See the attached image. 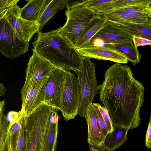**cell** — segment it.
Masks as SVG:
<instances>
[{
    "label": "cell",
    "mask_w": 151,
    "mask_h": 151,
    "mask_svg": "<svg viewBox=\"0 0 151 151\" xmlns=\"http://www.w3.org/2000/svg\"><path fill=\"white\" fill-rule=\"evenodd\" d=\"M133 75L129 66L116 63L106 71L99 85L100 101L108 111L113 128L128 130L140 123L145 88Z\"/></svg>",
    "instance_id": "obj_1"
},
{
    "label": "cell",
    "mask_w": 151,
    "mask_h": 151,
    "mask_svg": "<svg viewBox=\"0 0 151 151\" xmlns=\"http://www.w3.org/2000/svg\"><path fill=\"white\" fill-rule=\"evenodd\" d=\"M32 44L33 52L55 68L68 72L80 70L81 56L75 46L61 35L58 29L46 32H39Z\"/></svg>",
    "instance_id": "obj_2"
},
{
    "label": "cell",
    "mask_w": 151,
    "mask_h": 151,
    "mask_svg": "<svg viewBox=\"0 0 151 151\" xmlns=\"http://www.w3.org/2000/svg\"><path fill=\"white\" fill-rule=\"evenodd\" d=\"M50 108L43 104L31 113L25 115L23 151H44Z\"/></svg>",
    "instance_id": "obj_3"
},
{
    "label": "cell",
    "mask_w": 151,
    "mask_h": 151,
    "mask_svg": "<svg viewBox=\"0 0 151 151\" xmlns=\"http://www.w3.org/2000/svg\"><path fill=\"white\" fill-rule=\"evenodd\" d=\"M66 7V22L63 26L58 28V30L64 38L75 46L80 35L96 12L86 6L81 1Z\"/></svg>",
    "instance_id": "obj_4"
},
{
    "label": "cell",
    "mask_w": 151,
    "mask_h": 151,
    "mask_svg": "<svg viewBox=\"0 0 151 151\" xmlns=\"http://www.w3.org/2000/svg\"><path fill=\"white\" fill-rule=\"evenodd\" d=\"M82 57L80 70L75 72L77 75L81 93V102L78 114L86 116L90 105L98 94L99 85L95 71L96 65L89 59Z\"/></svg>",
    "instance_id": "obj_5"
},
{
    "label": "cell",
    "mask_w": 151,
    "mask_h": 151,
    "mask_svg": "<svg viewBox=\"0 0 151 151\" xmlns=\"http://www.w3.org/2000/svg\"><path fill=\"white\" fill-rule=\"evenodd\" d=\"M81 93L78 80L73 73L67 71L60 110L66 121L73 119L80 108Z\"/></svg>",
    "instance_id": "obj_6"
},
{
    "label": "cell",
    "mask_w": 151,
    "mask_h": 151,
    "mask_svg": "<svg viewBox=\"0 0 151 151\" xmlns=\"http://www.w3.org/2000/svg\"><path fill=\"white\" fill-rule=\"evenodd\" d=\"M0 51L3 56L14 58L28 51L29 42L18 38L4 17L0 18Z\"/></svg>",
    "instance_id": "obj_7"
},
{
    "label": "cell",
    "mask_w": 151,
    "mask_h": 151,
    "mask_svg": "<svg viewBox=\"0 0 151 151\" xmlns=\"http://www.w3.org/2000/svg\"><path fill=\"white\" fill-rule=\"evenodd\" d=\"M21 10L16 4L0 13V18H4L18 38L22 41L29 42L35 33L40 32L39 27L36 22L21 17Z\"/></svg>",
    "instance_id": "obj_8"
},
{
    "label": "cell",
    "mask_w": 151,
    "mask_h": 151,
    "mask_svg": "<svg viewBox=\"0 0 151 151\" xmlns=\"http://www.w3.org/2000/svg\"><path fill=\"white\" fill-rule=\"evenodd\" d=\"M48 77L42 78L33 83L23 86L21 93L22 100L21 110L29 114L45 104V87Z\"/></svg>",
    "instance_id": "obj_9"
},
{
    "label": "cell",
    "mask_w": 151,
    "mask_h": 151,
    "mask_svg": "<svg viewBox=\"0 0 151 151\" xmlns=\"http://www.w3.org/2000/svg\"><path fill=\"white\" fill-rule=\"evenodd\" d=\"M66 72L64 70L55 68L50 73L45 87V104L60 110Z\"/></svg>",
    "instance_id": "obj_10"
},
{
    "label": "cell",
    "mask_w": 151,
    "mask_h": 151,
    "mask_svg": "<svg viewBox=\"0 0 151 151\" xmlns=\"http://www.w3.org/2000/svg\"><path fill=\"white\" fill-rule=\"evenodd\" d=\"M77 50L81 56L89 59L108 60L122 64H126L128 61L123 54L105 44L103 46H98L90 43Z\"/></svg>",
    "instance_id": "obj_11"
},
{
    "label": "cell",
    "mask_w": 151,
    "mask_h": 151,
    "mask_svg": "<svg viewBox=\"0 0 151 151\" xmlns=\"http://www.w3.org/2000/svg\"><path fill=\"white\" fill-rule=\"evenodd\" d=\"M133 36L126 32L119 24L107 19L103 27L91 40L90 42L97 40H101L104 44L133 42Z\"/></svg>",
    "instance_id": "obj_12"
},
{
    "label": "cell",
    "mask_w": 151,
    "mask_h": 151,
    "mask_svg": "<svg viewBox=\"0 0 151 151\" xmlns=\"http://www.w3.org/2000/svg\"><path fill=\"white\" fill-rule=\"evenodd\" d=\"M55 68L50 62L33 52L27 64L23 86L30 85L42 78L48 77Z\"/></svg>",
    "instance_id": "obj_13"
},
{
    "label": "cell",
    "mask_w": 151,
    "mask_h": 151,
    "mask_svg": "<svg viewBox=\"0 0 151 151\" xmlns=\"http://www.w3.org/2000/svg\"><path fill=\"white\" fill-rule=\"evenodd\" d=\"M107 20L103 14L96 12L95 16L84 28L78 38L75 46L76 48L77 49L90 43L91 40L103 27Z\"/></svg>",
    "instance_id": "obj_14"
},
{
    "label": "cell",
    "mask_w": 151,
    "mask_h": 151,
    "mask_svg": "<svg viewBox=\"0 0 151 151\" xmlns=\"http://www.w3.org/2000/svg\"><path fill=\"white\" fill-rule=\"evenodd\" d=\"M88 127L87 141L89 144H102L105 137L98 122L95 107L91 104L85 117Z\"/></svg>",
    "instance_id": "obj_15"
},
{
    "label": "cell",
    "mask_w": 151,
    "mask_h": 151,
    "mask_svg": "<svg viewBox=\"0 0 151 151\" xmlns=\"http://www.w3.org/2000/svg\"><path fill=\"white\" fill-rule=\"evenodd\" d=\"M52 0H29L21 9V17L26 20L37 22Z\"/></svg>",
    "instance_id": "obj_16"
},
{
    "label": "cell",
    "mask_w": 151,
    "mask_h": 151,
    "mask_svg": "<svg viewBox=\"0 0 151 151\" xmlns=\"http://www.w3.org/2000/svg\"><path fill=\"white\" fill-rule=\"evenodd\" d=\"M58 108L51 106L44 151H55L58 133Z\"/></svg>",
    "instance_id": "obj_17"
},
{
    "label": "cell",
    "mask_w": 151,
    "mask_h": 151,
    "mask_svg": "<svg viewBox=\"0 0 151 151\" xmlns=\"http://www.w3.org/2000/svg\"><path fill=\"white\" fill-rule=\"evenodd\" d=\"M128 131L122 128H114L113 131L106 136L102 145L108 151H113L126 141Z\"/></svg>",
    "instance_id": "obj_18"
},
{
    "label": "cell",
    "mask_w": 151,
    "mask_h": 151,
    "mask_svg": "<svg viewBox=\"0 0 151 151\" xmlns=\"http://www.w3.org/2000/svg\"><path fill=\"white\" fill-rule=\"evenodd\" d=\"M103 14L107 20L111 21H124L139 24L151 22V18L149 17L136 16L119 9L113 10Z\"/></svg>",
    "instance_id": "obj_19"
},
{
    "label": "cell",
    "mask_w": 151,
    "mask_h": 151,
    "mask_svg": "<svg viewBox=\"0 0 151 151\" xmlns=\"http://www.w3.org/2000/svg\"><path fill=\"white\" fill-rule=\"evenodd\" d=\"M112 22L119 24L126 32L133 36L142 37L151 40V22L139 24L124 21Z\"/></svg>",
    "instance_id": "obj_20"
},
{
    "label": "cell",
    "mask_w": 151,
    "mask_h": 151,
    "mask_svg": "<svg viewBox=\"0 0 151 151\" xmlns=\"http://www.w3.org/2000/svg\"><path fill=\"white\" fill-rule=\"evenodd\" d=\"M113 47L124 55L128 61L135 65L140 61L141 55L133 42H127L118 44H105Z\"/></svg>",
    "instance_id": "obj_21"
},
{
    "label": "cell",
    "mask_w": 151,
    "mask_h": 151,
    "mask_svg": "<svg viewBox=\"0 0 151 151\" xmlns=\"http://www.w3.org/2000/svg\"><path fill=\"white\" fill-rule=\"evenodd\" d=\"M67 3L66 0H52L37 22L40 32L56 13L66 7Z\"/></svg>",
    "instance_id": "obj_22"
},
{
    "label": "cell",
    "mask_w": 151,
    "mask_h": 151,
    "mask_svg": "<svg viewBox=\"0 0 151 151\" xmlns=\"http://www.w3.org/2000/svg\"><path fill=\"white\" fill-rule=\"evenodd\" d=\"M25 117L20 128L12 136H10V142L13 151H23L25 143Z\"/></svg>",
    "instance_id": "obj_23"
},
{
    "label": "cell",
    "mask_w": 151,
    "mask_h": 151,
    "mask_svg": "<svg viewBox=\"0 0 151 151\" xmlns=\"http://www.w3.org/2000/svg\"><path fill=\"white\" fill-rule=\"evenodd\" d=\"M118 9L125 11L131 15L141 17H148L149 15L151 13V5L148 6H130Z\"/></svg>",
    "instance_id": "obj_24"
},
{
    "label": "cell",
    "mask_w": 151,
    "mask_h": 151,
    "mask_svg": "<svg viewBox=\"0 0 151 151\" xmlns=\"http://www.w3.org/2000/svg\"><path fill=\"white\" fill-rule=\"evenodd\" d=\"M113 0H83L81 2L88 8L97 11L102 7L108 4Z\"/></svg>",
    "instance_id": "obj_25"
},
{
    "label": "cell",
    "mask_w": 151,
    "mask_h": 151,
    "mask_svg": "<svg viewBox=\"0 0 151 151\" xmlns=\"http://www.w3.org/2000/svg\"><path fill=\"white\" fill-rule=\"evenodd\" d=\"M9 122L3 114L0 116V147L5 140L8 133Z\"/></svg>",
    "instance_id": "obj_26"
},
{
    "label": "cell",
    "mask_w": 151,
    "mask_h": 151,
    "mask_svg": "<svg viewBox=\"0 0 151 151\" xmlns=\"http://www.w3.org/2000/svg\"><path fill=\"white\" fill-rule=\"evenodd\" d=\"M93 104L98 108L104 119L105 122L110 132L114 130L112 123L108 111L104 106H101L99 103H94Z\"/></svg>",
    "instance_id": "obj_27"
},
{
    "label": "cell",
    "mask_w": 151,
    "mask_h": 151,
    "mask_svg": "<svg viewBox=\"0 0 151 151\" xmlns=\"http://www.w3.org/2000/svg\"><path fill=\"white\" fill-rule=\"evenodd\" d=\"M95 107L96 109V116L99 126L104 135L106 137L110 131L98 109L97 107Z\"/></svg>",
    "instance_id": "obj_28"
},
{
    "label": "cell",
    "mask_w": 151,
    "mask_h": 151,
    "mask_svg": "<svg viewBox=\"0 0 151 151\" xmlns=\"http://www.w3.org/2000/svg\"><path fill=\"white\" fill-rule=\"evenodd\" d=\"M19 0H0V13H2L17 4Z\"/></svg>",
    "instance_id": "obj_29"
},
{
    "label": "cell",
    "mask_w": 151,
    "mask_h": 151,
    "mask_svg": "<svg viewBox=\"0 0 151 151\" xmlns=\"http://www.w3.org/2000/svg\"><path fill=\"white\" fill-rule=\"evenodd\" d=\"M132 41L134 45L137 47L139 46L151 45V40L140 37L134 35Z\"/></svg>",
    "instance_id": "obj_30"
},
{
    "label": "cell",
    "mask_w": 151,
    "mask_h": 151,
    "mask_svg": "<svg viewBox=\"0 0 151 151\" xmlns=\"http://www.w3.org/2000/svg\"><path fill=\"white\" fill-rule=\"evenodd\" d=\"M145 145L147 148L151 149V115L146 134Z\"/></svg>",
    "instance_id": "obj_31"
},
{
    "label": "cell",
    "mask_w": 151,
    "mask_h": 151,
    "mask_svg": "<svg viewBox=\"0 0 151 151\" xmlns=\"http://www.w3.org/2000/svg\"><path fill=\"white\" fill-rule=\"evenodd\" d=\"M20 111L17 112L14 111H11L8 112L6 116V118L9 122L12 123L16 121L19 117Z\"/></svg>",
    "instance_id": "obj_32"
},
{
    "label": "cell",
    "mask_w": 151,
    "mask_h": 151,
    "mask_svg": "<svg viewBox=\"0 0 151 151\" xmlns=\"http://www.w3.org/2000/svg\"><path fill=\"white\" fill-rule=\"evenodd\" d=\"M10 143V136L8 133L5 140L0 147V151H9Z\"/></svg>",
    "instance_id": "obj_33"
},
{
    "label": "cell",
    "mask_w": 151,
    "mask_h": 151,
    "mask_svg": "<svg viewBox=\"0 0 151 151\" xmlns=\"http://www.w3.org/2000/svg\"><path fill=\"white\" fill-rule=\"evenodd\" d=\"M88 146L90 151H106L102 144H89Z\"/></svg>",
    "instance_id": "obj_34"
},
{
    "label": "cell",
    "mask_w": 151,
    "mask_h": 151,
    "mask_svg": "<svg viewBox=\"0 0 151 151\" xmlns=\"http://www.w3.org/2000/svg\"><path fill=\"white\" fill-rule=\"evenodd\" d=\"M7 89L5 88L4 86L2 83L0 84V96L4 95L6 92Z\"/></svg>",
    "instance_id": "obj_35"
},
{
    "label": "cell",
    "mask_w": 151,
    "mask_h": 151,
    "mask_svg": "<svg viewBox=\"0 0 151 151\" xmlns=\"http://www.w3.org/2000/svg\"><path fill=\"white\" fill-rule=\"evenodd\" d=\"M5 105V101H1L0 102V116L3 114L4 111V106Z\"/></svg>",
    "instance_id": "obj_36"
},
{
    "label": "cell",
    "mask_w": 151,
    "mask_h": 151,
    "mask_svg": "<svg viewBox=\"0 0 151 151\" xmlns=\"http://www.w3.org/2000/svg\"><path fill=\"white\" fill-rule=\"evenodd\" d=\"M9 151H13L12 146L10 143V145L9 148Z\"/></svg>",
    "instance_id": "obj_37"
},
{
    "label": "cell",
    "mask_w": 151,
    "mask_h": 151,
    "mask_svg": "<svg viewBox=\"0 0 151 151\" xmlns=\"http://www.w3.org/2000/svg\"><path fill=\"white\" fill-rule=\"evenodd\" d=\"M149 17L151 18V13L149 15Z\"/></svg>",
    "instance_id": "obj_38"
},
{
    "label": "cell",
    "mask_w": 151,
    "mask_h": 151,
    "mask_svg": "<svg viewBox=\"0 0 151 151\" xmlns=\"http://www.w3.org/2000/svg\"></svg>",
    "instance_id": "obj_39"
}]
</instances>
